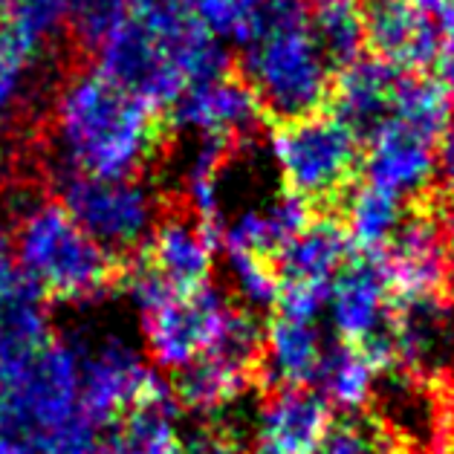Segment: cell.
Returning a JSON list of instances; mask_svg holds the SVG:
<instances>
[{
    "label": "cell",
    "instance_id": "1",
    "mask_svg": "<svg viewBox=\"0 0 454 454\" xmlns=\"http://www.w3.org/2000/svg\"><path fill=\"white\" fill-rule=\"evenodd\" d=\"M50 142L55 174L139 176L160 145V114L102 70L87 67L55 93Z\"/></svg>",
    "mask_w": 454,
    "mask_h": 454
},
{
    "label": "cell",
    "instance_id": "2",
    "mask_svg": "<svg viewBox=\"0 0 454 454\" xmlns=\"http://www.w3.org/2000/svg\"><path fill=\"white\" fill-rule=\"evenodd\" d=\"M93 52L96 70L153 114H168L192 84L231 73L226 47L194 12H130Z\"/></svg>",
    "mask_w": 454,
    "mask_h": 454
},
{
    "label": "cell",
    "instance_id": "3",
    "mask_svg": "<svg viewBox=\"0 0 454 454\" xmlns=\"http://www.w3.org/2000/svg\"><path fill=\"white\" fill-rule=\"evenodd\" d=\"M238 67L263 116L290 121L327 110L336 70L309 29L307 0H267Z\"/></svg>",
    "mask_w": 454,
    "mask_h": 454
},
{
    "label": "cell",
    "instance_id": "4",
    "mask_svg": "<svg viewBox=\"0 0 454 454\" xmlns=\"http://www.w3.org/2000/svg\"><path fill=\"white\" fill-rule=\"evenodd\" d=\"M12 249L18 270L43 301H96L119 275L116 258L75 223L61 200H35L18 208Z\"/></svg>",
    "mask_w": 454,
    "mask_h": 454
},
{
    "label": "cell",
    "instance_id": "5",
    "mask_svg": "<svg viewBox=\"0 0 454 454\" xmlns=\"http://www.w3.org/2000/svg\"><path fill=\"white\" fill-rule=\"evenodd\" d=\"M263 325L217 286L171 295L142 316V341L157 371L176 373L208 353H223L258 371Z\"/></svg>",
    "mask_w": 454,
    "mask_h": 454
},
{
    "label": "cell",
    "instance_id": "6",
    "mask_svg": "<svg viewBox=\"0 0 454 454\" xmlns=\"http://www.w3.org/2000/svg\"><path fill=\"white\" fill-rule=\"evenodd\" d=\"M267 151L281 188L309 206L341 200L362 171L359 137L330 110L275 121Z\"/></svg>",
    "mask_w": 454,
    "mask_h": 454
},
{
    "label": "cell",
    "instance_id": "7",
    "mask_svg": "<svg viewBox=\"0 0 454 454\" xmlns=\"http://www.w3.org/2000/svg\"><path fill=\"white\" fill-rule=\"evenodd\" d=\"M59 200L110 258H134L162 220L157 192L139 176L105 180L84 174H55Z\"/></svg>",
    "mask_w": 454,
    "mask_h": 454
},
{
    "label": "cell",
    "instance_id": "8",
    "mask_svg": "<svg viewBox=\"0 0 454 454\" xmlns=\"http://www.w3.org/2000/svg\"><path fill=\"white\" fill-rule=\"evenodd\" d=\"M325 318L336 341L359 348L382 373L394 371V293L380 254H350L330 281Z\"/></svg>",
    "mask_w": 454,
    "mask_h": 454
},
{
    "label": "cell",
    "instance_id": "9",
    "mask_svg": "<svg viewBox=\"0 0 454 454\" xmlns=\"http://www.w3.org/2000/svg\"><path fill=\"white\" fill-rule=\"evenodd\" d=\"M79 356V403L87 423L102 431L153 391L162 376L121 336L107 333L96 341L73 345Z\"/></svg>",
    "mask_w": 454,
    "mask_h": 454
},
{
    "label": "cell",
    "instance_id": "10",
    "mask_svg": "<svg viewBox=\"0 0 454 454\" xmlns=\"http://www.w3.org/2000/svg\"><path fill=\"white\" fill-rule=\"evenodd\" d=\"M380 258L394 304H442L454 275L440 217L414 208Z\"/></svg>",
    "mask_w": 454,
    "mask_h": 454
},
{
    "label": "cell",
    "instance_id": "11",
    "mask_svg": "<svg viewBox=\"0 0 454 454\" xmlns=\"http://www.w3.org/2000/svg\"><path fill=\"white\" fill-rule=\"evenodd\" d=\"M165 119L188 139L243 145L258 134L263 110L240 75L223 73L188 87Z\"/></svg>",
    "mask_w": 454,
    "mask_h": 454
},
{
    "label": "cell",
    "instance_id": "12",
    "mask_svg": "<svg viewBox=\"0 0 454 454\" xmlns=\"http://www.w3.org/2000/svg\"><path fill=\"white\" fill-rule=\"evenodd\" d=\"M362 180L417 203L437 183V139L387 119L362 145Z\"/></svg>",
    "mask_w": 454,
    "mask_h": 454
},
{
    "label": "cell",
    "instance_id": "13",
    "mask_svg": "<svg viewBox=\"0 0 454 454\" xmlns=\"http://www.w3.org/2000/svg\"><path fill=\"white\" fill-rule=\"evenodd\" d=\"M364 38L376 55L403 73H434L442 29L417 0H364Z\"/></svg>",
    "mask_w": 454,
    "mask_h": 454
},
{
    "label": "cell",
    "instance_id": "14",
    "mask_svg": "<svg viewBox=\"0 0 454 454\" xmlns=\"http://www.w3.org/2000/svg\"><path fill=\"white\" fill-rule=\"evenodd\" d=\"M217 238L192 215H168L151 231L142 247V261L157 272V278L174 295L203 290L212 284L217 267Z\"/></svg>",
    "mask_w": 454,
    "mask_h": 454
},
{
    "label": "cell",
    "instance_id": "15",
    "mask_svg": "<svg viewBox=\"0 0 454 454\" xmlns=\"http://www.w3.org/2000/svg\"><path fill=\"white\" fill-rule=\"evenodd\" d=\"M313 206L281 188L267 200L229 208L215 229V238L220 252H249L275 261L286 243L313 223Z\"/></svg>",
    "mask_w": 454,
    "mask_h": 454
},
{
    "label": "cell",
    "instance_id": "16",
    "mask_svg": "<svg viewBox=\"0 0 454 454\" xmlns=\"http://www.w3.org/2000/svg\"><path fill=\"white\" fill-rule=\"evenodd\" d=\"M403 79L405 73L400 67L376 59V55H362L359 61L336 70L327 110L341 125H348L364 145V139H371L394 116Z\"/></svg>",
    "mask_w": 454,
    "mask_h": 454
},
{
    "label": "cell",
    "instance_id": "17",
    "mask_svg": "<svg viewBox=\"0 0 454 454\" xmlns=\"http://www.w3.org/2000/svg\"><path fill=\"white\" fill-rule=\"evenodd\" d=\"M333 426V408L316 387H278L254 411L261 446L278 454H316Z\"/></svg>",
    "mask_w": 454,
    "mask_h": 454
},
{
    "label": "cell",
    "instance_id": "18",
    "mask_svg": "<svg viewBox=\"0 0 454 454\" xmlns=\"http://www.w3.org/2000/svg\"><path fill=\"white\" fill-rule=\"evenodd\" d=\"M327 336L321 321L290 318L272 313L263 325L258 376L272 391L278 387H309L327 353Z\"/></svg>",
    "mask_w": 454,
    "mask_h": 454
},
{
    "label": "cell",
    "instance_id": "19",
    "mask_svg": "<svg viewBox=\"0 0 454 454\" xmlns=\"http://www.w3.org/2000/svg\"><path fill=\"white\" fill-rule=\"evenodd\" d=\"M254 376L258 371L252 364L223 356V353H208L174 373L171 394L180 411L185 408L192 414L215 419L243 400Z\"/></svg>",
    "mask_w": 454,
    "mask_h": 454
},
{
    "label": "cell",
    "instance_id": "20",
    "mask_svg": "<svg viewBox=\"0 0 454 454\" xmlns=\"http://www.w3.org/2000/svg\"><path fill=\"white\" fill-rule=\"evenodd\" d=\"M353 254L350 240L341 229L339 217L316 215L301 235L293 238L275 258L281 275V286H313V290H330V281L345 267Z\"/></svg>",
    "mask_w": 454,
    "mask_h": 454
},
{
    "label": "cell",
    "instance_id": "21",
    "mask_svg": "<svg viewBox=\"0 0 454 454\" xmlns=\"http://www.w3.org/2000/svg\"><path fill=\"white\" fill-rule=\"evenodd\" d=\"M414 208L368 180H356L341 197V229L356 254H382Z\"/></svg>",
    "mask_w": 454,
    "mask_h": 454
},
{
    "label": "cell",
    "instance_id": "22",
    "mask_svg": "<svg viewBox=\"0 0 454 454\" xmlns=\"http://www.w3.org/2000/svg\"><path fill=\"white\" fill-rule=\"evenodd\" d=\"M382 371L364 356L359 348L330 345L316 376V391L325 396L330 408L345 417H359L380 394Z\"/></svg>",
    "mask_w": 454,
    "mask_h": 454
},
{
    "label": "cell",
    "instance_id": "23",
    "mask_svg": "<svg viewBox=\"0 0 454 454\" xmlns=\"http://www.w3.org/2000/svg\"><path fill=\"white\" fill-rule=\"evenodd\" d=\"M309 29L333 70L368 55L364 38V0H307Z\"/></svg>",
    "mask_w": 454,
    "mask_h": 454
},
{
    "label": "cell",
    "instance_id": "24",
    "mask_svg": "<svg viewBox=\"0 0 454 454\" xmlns=\"http://www.w3.org/2000/svg\"><path fill=\"white\" fill-rule=\"evenodd\" d=\"M226 263V284L231 293V301L249 309L254 316L275 313L281 295V275L272 258L249 252H220Z\"/></svg>",
    "mask_w": 454,
    "mask_h": 454
},
{
    "label": "cell",
    "instance_id": "25",
    "mask_svg": "<svg viewBox=\"0 0 454 454\" xmlns=\"http://www.w3.org/2000/svg\"><path fill=\"white\" fill-rule=\"evenodd\" d=\"M267 0H194V15L220 43H247L258 29Z\"/></svg>",
    "mask_w": 454,
    "mask_h": 454
},
{
    "label": "cell",
    "instance_id": "26",
    "mask_svg": "<svg viewBox=\"0 0 454 454\" xmlns=\"http://www.w3.org/2000/svg\"><path fill=\"white\" fill-rule=\"evenodd\" d=\"M130 12L134 0H64V24L87 50H96Z\"/></svg>",
    "mask_w": 454,
    "mask_h": 454
},
{
    "label": "cell",
    "instance_id": "27",
    "mask_svg": "<svg viewBox=\"0 0 454 454\" xmlns=\"http://www.w3.org/2000/svg\"><path fill=\"white\" fill-rule=\"evenodd\" d=\"M391 431L376 419L345 417L330 426L316 454H391Z\"/></svg>",
    "mask_w": 454,
    "mask_h": 454
},
{
    "label": "cell",
    "instance_id": "28",
    "mask_svg": "<svg viewBox=\"0 0 454 454\" xmlns=\"http://www.w3.org/2000/svg\"><path fill=\"white\" fill-rule=\"evenodd\" d=\"M185 454H247L240 437L229 426H220L215 419H208L206 426L188 431L183 437Z\"/></svg>",
    "mask_w": 454,
    "mask_h": 454
},
{
    "label": "cell",
    "instance_id": "29",
    "mask_svg": "<svg viewBox=\"0 0 454 454\" xmlns=\"http://www.w3.org/2000/svg\"><path fill=\"white\" fill-rule=\"evenodd\" d=\"M437 18H440V29H442V47H440L434 75L440 79V84L446 87V93L454 105V0H449V4L442 6V12Z\"/></svg>",
    "mask_w": 454,
    "mask_h": 454
},
{
    "label": "cell",
    "instance_id": "30",
    "mask_svg": "<svg viewBox=\"0 0 454 454\" xmlns=\"http://www.w3.org/2000/svg\"><path fill=\"white\" fill-rule=\"evenodd\" d=\"M437 183L454 188V125L437 142Z\"/></svg>",
    "mask_w": 454,
    "mask_h": 454
},
{
    "label": "cell",
    "instance_id": "31",
    "mask_svg": "<svg viewBox=\"0 0 454 454\" xmlns=\"http://www.w3.org/2000/svg\"><path fill=\"white\" fill-rule=\"evenodd\" d=\"M440 226H442V235H446V247H449V258H451V275H454V188L449 194L446 212H442V217H440Z\"/></svg>",
    "mask_w": 454,
    "mask_h": 454
},
{
    "label": "cell",
    "instance_id": "32",
    "mask_svg": "<svg viewBox=\"0 0 454 454\" xmlns=\"http://www.w3.org/2000/svg\"><path fill=\"white\" fill-rule=\"evenodd\" d=\"M6 125H9V114L0 110V153H4V145H6Z\"/></svg>",
    "mask_w": 454,
    "mask_h": 454
},
{
    "label": "cell",
    "instance_id": "33",
    "mask_svg": "<svg viewBox=\"0 0 454 454\" xmlns=\"http://www.w3.org/2000/svg\"><path fill=\"white\" fill-rule=\"evenodd\" d=\"M247 454H278V451H272V449H267V446H261V442H258V446H254L252 451H247Z\"/></svg>",
    "mask_w": 454,
    "mask_h": 454
},
{
    "label": "cell",
    "instance_id": "34",
    "mask_svg": "<svg viewBox=\"0 0 454 454\" xmlns=\"http://www.w3.org/2000/svg\"><path fill=\"white\" fill-rule=\"evenodd\" d=\"M4 4H6V0H0V6H4Z\"/></svg>",
    "mask_w": 454,
    "mask_h": 454
},
{
    "label": "cell",
    "instance_id": "35",
    "mask_svg": "<svg viewBox=\"0 0 454 454\" xmlns=\"http://www.w3.org/2000/svg\"><path fill=\"white\" fill-rule=\"evenodd\" d=\"M176 454H185V451H183V449H180V451H176Z\"/></svg>",
    "mask_w": 454,
    "mask_h": 454
},
{
    "label": "cell",
    "instance_id": "36",
    "mask_svg": "<svg viewBox=\"0 0 454 454\" xmlns=\"http://www.w3.org/2000/svg\"><path fill=\"white\" fill-rule=\"evenodd\" d=\"M391 454H400V451H391Z\"/></svg>",
    "mask_w": 454,
    "mask_h": 454
},
{
    "label": "cell",
    "instance_id": "37",
    "mask_svg": "<svg viewBox=\"0 0 454 454\" xmlns=\"http://www.w3.org/2000/svg\"><path fill=\"white\" fill-rule=\"evenodd\" d=\"M451 454H454V451H451Z\"/></svg>",
    "mask_w": 454,
    "mask_h": 454
}]
</instances>
